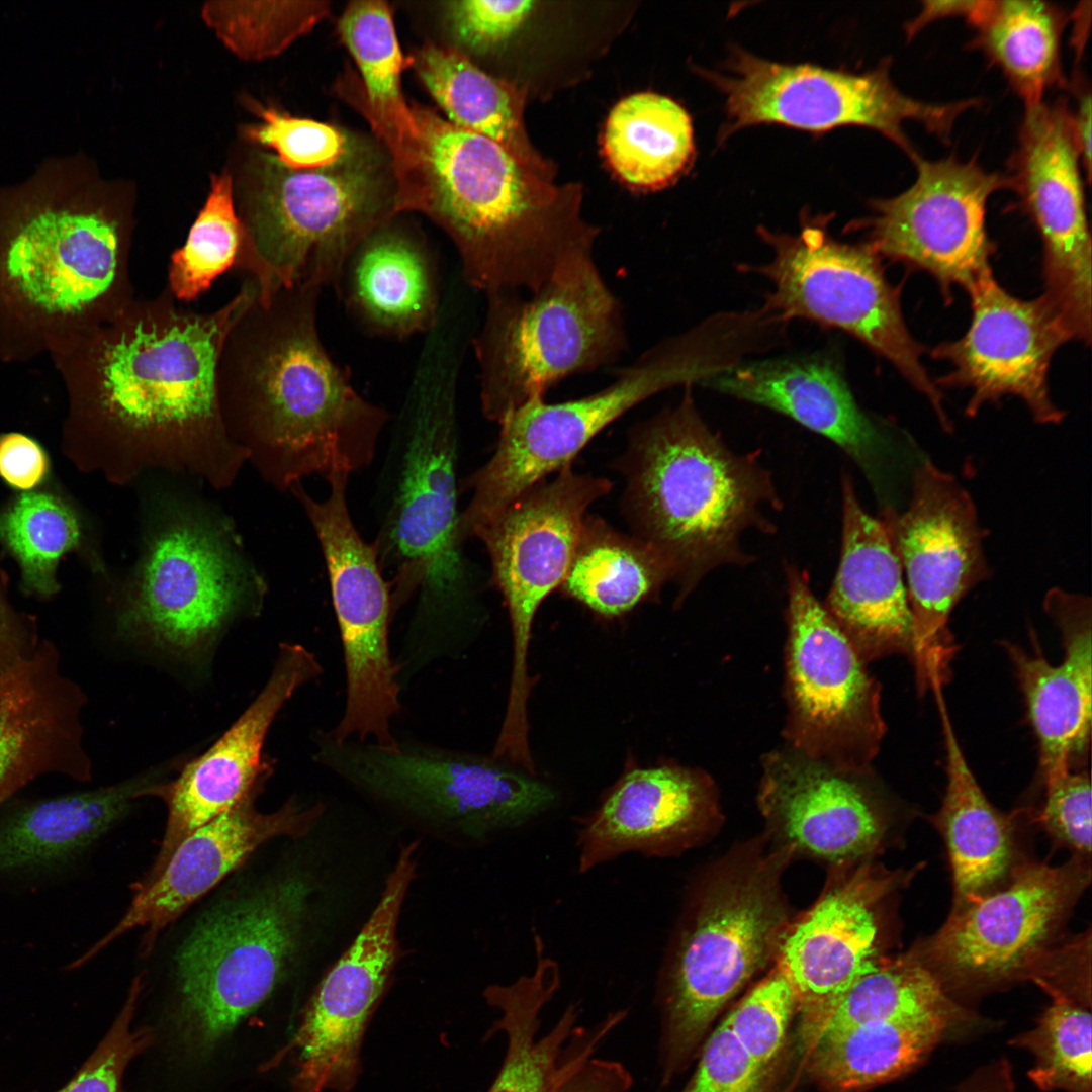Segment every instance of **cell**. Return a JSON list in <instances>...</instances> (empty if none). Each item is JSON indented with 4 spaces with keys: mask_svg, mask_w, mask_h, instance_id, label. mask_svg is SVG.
Masks as SVG:
<instances>
[{
    "mask_svg": "<svg viewBox=\"0 0 1092 1092\" xmlns=\"http://www.w3.org/2000/svg\"><path fill=\"white\" fill-rule=\"evenodd\" d=\"M257 297L243 278L210 312L165 287L49 355L68 400L63 449L80 469L124 481L147 466L185 469L218 485L248 456L229 435L216 389L224 339Z\"/></svg>",
    "mask_w": 1092,
    "mask_h": 1092,
    "instance_id": "obj_1",
    "label": "cell"
},
{
    "mask_svg": "<svg viewBox=\"0 0 1092 1092\" xmlns=\"http://www.w3.org/2000/svg\"><path fill=\"white\" fill-rule=\"evenodd\" d=\"M322 289L257 297L229 331L216 389L230 437L277 486L367 467L389 414L364 398L318 332Z\"/></svg>",
    "mask_w": 1092,
    "mask_h": 1092,
    "instance_id": "obj_2",
    "label": "cell"
},
{
    "mask_svg": "<svg viewBox=\"0 0 1092 1092\" xmlns=\"http://www.w3.org/2000/svg\"><path fill=\"white\" fill-rule=\"evenodd\" d=\"M426 342L395 427L386 493L373 545L388 581L393 617L412 598L400 640L426 662L459 658L478 626L459 538L456 391L460 367L453 317L442 315Z\"/></svg>",
    "mask_w": 1092,
    "mask_h": 1092,
    "instance_id": "obj_3",
    "label": "cell"
},
{
    "mask_svg": "<svg viewBox=\"0 0 1092 1092\" xmlns=\"http://www.w3.org/2000/svg\"><path fill=\"white\" fill-rule=\"evenodd\" d=\"M692 386L632 430L619 462L634 536L661 555L681 598L715 567L749 561L742 534L769 530L764 510L780 504L768 471L753 455L732 452L703 421Z\"/></svg>",
    "mask_w": 1092,
    "mask_h": 1092,
    "instance_id": "obj_4",
    "label": "cell"
},
{
    "mask_svg": "<svg viewBox=\"0 0 1092 1092\" xmlns=\"http://www.w3.org/2000/svg\"><path fill=\"white\" fill-rule=\"evenodd\" d=\"M420 132L424 199L420 212L454 244L465 281L485 295L538 290L595 234L533 201L503 145L412 107Z\"/></svg>",
    "mask_w": 1092,
    "mask_h": 1092,
    "instance_id": "obj_5",
    "label": "cell"
},
{
    "mask_svg": "<svg viewBox=\"0 0 1092 1092\" xmlns=\"http://www.w3.org/2000/svg\"><path fill=\"white\" fill-rule=\"evenodd\" d=\"M240 193L243 240L233 271L266 300L288 289L335 286L357 244L399 214L389 156L354 138L338 163L293 170L261 155Z\"/></svg>",
    "mask_w": 1092,
    "mask_h": 1092,
    "instance_id": "obj_6",
    "label": "cell"
},
{
    "mask_svg": "<svg viewBox=\"0 0 1092 1092\" xmlns=\"http://www.w3.org/2000/svg\"><path fill=\"white\" fill-rule=\"evenodd\" d=\"M131 235L104 207L43 205L0 224V359L28 361L134 299Z\"/></svg>",
    "mask_w": 1092,
    "mask_h": 1092,
    "instance_id": "obj_7",
    "label": "cell"
},
{
    "mask_svg": "<svg viewBox=\"0 0 1092 1092\" xmlns=\"http://www.w3.org/2000/svg\"><path fill=\"white\" fill-rule=\"evenodd\" d=\"M791 852L784 846L726 867L694 895L660 975L665 1083L726 1004L776 960L789 924L780 877Z\"/></svg>",
    "mask_w": 1092,
    "mask_h": 1092,
    "instance_id": "obj_8",
    "label": "cell"
},
{
    "mask_svg": "<svg viewBox=\"0 0 1092 1092\" xmlns=\"http://www.w3.org/2000/svg\"><path fill=\"white\" fill-rule=\"evenodd\" d=\"M593 248L565 258L533 293L486 295L483 325L473 340L480 403L499 423L545 399L565 378L615 362L626 346L622 308L604 281Z\"/></svg>",
    "mask_w": 1092,
    "mask_h": 1092,
    "instance_id": "obj_9",
    "label": "cell"
},
{
    "mask_svg": "<svg viewBox=\"0 0 1092 1092\" xmlns=\"http://www.w3.org/2000/svg\"><path fill=\"white\" fill-rule=\"evenodd\" d=\"M312 760L380 809L473 840L517 827L556 800L550 786L506 761L417 739L379 745L317 730Z\"/></svg>",
    "mask_w": 1092,
    "mask_h": 1092,
    "instance_id": "obj_10",
    "label": "cell"
},
{
    "mask_svg": "<svg viewBox=\"0 0 1092 1092\" xmlns=\"http://www.w3.org/2000/svg\"><path fill=\"white\" fill-rule=\"evenodd\" d=\"M290 873L203 915L175 956L178 1023L188 1046L207 1052L257 1010L299 953L316 885Z\"/></svg>",
    "mask_w": 1092,
    "mask_h": 1092,
    "instance_id": "obj_11",
    "label": "cell"
},
{
    "mask_svg": "<svg viewBox=\"0 0 1092 1092\" xmlns=\"http://www.w3.org/2000/svg\"><path fill=\"white\" fill-rule=\"evenodd\" d=\"M757 233L768 245L771 259L741 268L771 283L764 306L786 323L808 320L856 338L922 393L949 431L942 393L921 361L923 349L907 329L900 291L887 280L881 258L863 242L834 238L826 217L802 219L795 234L763 226Z\"/></svg>",
    "mask_w": 1092,
    "mask_h": 1092,
    "instance_id": "obj_12",
    "label": "cell"
},
{
    "mask_svg": "<svg viewBox=\"0 0 1092 1092\" xmlns=\"http://www.w3.org/2000/svg\"><path fill=\"white\" fill-rule=\"evenodd\" d=\"M349 475L327 479L324 499L301 482L290 489L317 537L329 577L344 661L345 701L336 724L326 729L337 740L391 745L393 721L402 711L401 692L390 643L393 618L388 581L373 543L355 527L347 502Z\"/></svg>",
    "mask_w": 1092,
    "mask_h": 1092,
    "instance_id": "obj_13",
    "label": "cell"
},
{
    "mask_svg": "<svg viewBox=\"0 0 1092 1092\" xmlns=\"http://www.w3.org/2000/svg\"><path fill=\"white\" fill-rule=\"evenodd\" d=\"M786 576L789 747L834 768L864 775L886 730L880 687L815 597L806 571L787 565Z\"/></svg>",
    "mask_w": 1092,
    "mask_h": 1092,
    "instance_id": "obj_14",
    "label": "cell"
},
{
    "mask_svg": "<svg viewBox=\"0 0 1092 1092\" xmlns=\"http://www.w3.org/2000/svg\"><path fill=\"white\" fill-rule=\"evenodd\" d=\"M260 585L210 523L176 516L152 535L117 614V630L184 659L203 656Z\"/></svg>",
    "mask_w": 1092,
    "mask_h": 1092,
    "instance_id": "obj_15",
    "label": "cell"
},
{
    "mask_svg": "<svg viewBox=\"0 0 1092 1092\" xmlns=\"http://www.w3.org/2000/svg\"><path fill=\"white\" fill-rule=\"evenodd\" d=\"M879 519L906 578L918 690L943 687L956 650L950 613L990 575L975 505L952 475L925 461L914 471L907 510L887 506Z\"/></svg>",
    "mask_w": 1092,
    "mask_h": 1092,
    "instance_id": "obj_16",
    "label": "cell"
},
{
    "mask_svg": "<svg viewBox=\"0 0 1092 1092\" xmlns=\"http://www.w3.org/2000/svg\"><path fill=\"white\" fill-rule=\"evenodd\" d=\"M1090 881L1080 859L1016 867L995 893L956 902L946 922L916 951L948 990L983 991L1040 979L1050 944Z\"/></svg>",
    "mask_w": 1092,
    "mask_h": 1092,
    "instance_id": "obj_17",
    "label": "cell"
},
{
    "mask_svg": "<svg viewBox=\"0 0 1092 1092\" xmlns=\"http://www.w3.org/2000/svg\"><path fill=\"white\" fill-rule=\"evenodd\" d=\"M888 67L856 74L780 64L735 50L731 73L710 77L725 96L722 138L760 123L814 132L860 125L880 131L913 158L916 154L903 131L906 121H917L946 140L957 118L974 105L972 100L929 104L908 97L894 86Z\"/></svg>",
    "mask_w": 1092,
    "mask_h": 1092,
    "instance_id": "obj_18",
    "label": "cell"
},
{
    "mask_svg": "<svg viewBox=\"0 0 1092 1092\" xmlns=\"http://www.w3.org/2000/svg\"><path fill=\"white\" fill-rule=\"evenodd\" d=\"M611 487L609 480L576 473L569 464L553 480L521 493L474 534L488 553L492 582L511 621L513 664L504 718L512 725L528 721V649L537 610L567 573L587 508Z\"/></svg>",
    "mask_w": 1092,
    "mask_h": 1092,
    "instance_id": "obj_19",
    "label": "cell"
},
{
    "mask_svg": "<svg viewBox=\"0 0 1092 1092\" xmlns=\"http://www.w3.org/2000/svg\"><path fill=\"white\" fill-rule=\"evenodd\" d=\"M418 842L405 844L382 893L349 947L316 987L289 1042L292 1092H351L366 1024L399 959L398 925L418 868Z\"/></svg>",
    "mask_w": 1092,
    "mask_h": 1092,
    "instance_id": "obj_20",
    "label": "cell"
},
{
    "mask_svg": "<svg viewBox=\"0 0 1092 1092\" xmlns=\"http://www.w3.org/2000/svg\"><path fill=\"white\" fill-rule=\"evenodd\" d=\"M917 177L901 194L872 203L873 214L850 230L864 231L881 259L929 273L944 298L954 286L966 290L987 269L994 247L986 231L989 197L1008 179L976 162L956 158H912Z\"/></svg>",
    "mask_w": 1092,
    "mask_h": 1092,
    "instance_id": "obj_21",
    "label": "cell"
},
{
    "mask_svg": "<svg viewBox=\"0 0 1092 1092\" xmlns=\"http://www.w3.org/2000/svg\"><path fill=\"white\" fill-rule=\"evenodd\" d=\"M1081 157L1063 100L1026 108L1008 186L1042 243V293L1076 340H1091V238Z\"/></svg>",
    "mask_w": 1092,
    "mask_h": 1092,
    "instance_id": "obj_22",
    "label": "cell"
},
{
    "mask_svg": "<svg viewBox=\"0 0 1092 1092\" xmlns=\"http://www.w3.org/2000/svg\"><path fill=\"white\" fill-rule=\"evenodd\" d=\"M967 292L972 308L968 330L932 352L950 366L936 386L969 390V417L984 404L1015 396L1037 423H1060L1065 412L1051 398L1048 373L1055 352L1074 339L1062 315L1043 294L1030 300L1010 294L991 268Z\"/></svg>",
    "mask_w": 1092,
    "mask_h": 1092,
    "instance_id": "obj_23",
    "label": "cell"
},
{
    "mask_svg": "<svg viewBox=\"0 0 1092 1092\" xmlns=\"http://www.w3.org/2000/svg\"><path fill=\"white\" fill-rule=\"evenodd\" d=\"M324 673L314 652L282 642L265 686L234 724L175 779L152 791L151 796L167 804L168 818L159 854L141 883L151 882L191 832L261 790L273 771L272 761L263 755L272 723L298 690Z\"/></svg>",
    "mask_w": 1092,
    "mask_h": 1092,
    "instance_id": "obj_24",
    "label": "cell"
},
{
    "mask_svg": "<svg viewBox=\"0 0 1092 1092\" xmlns=\"http://www.w3.org/2000/svg\"><path fill=\"white\" fill-rule=\"evenodd\" d=\"M902 881L898 872L863 864L832 882L805 914L788 924L776 967L795 994L800 1035L879 962L878 906Z\"/></svg>",
    "mask_w": 1092,
    "mask_h": 1092,
    "instance_id": "obj_25",
    "label": "cell"
},
{
    "mask_svg": "<svg viewBox=\"0 0 1092 1092\" xmlns=\"http://www.w3.org/2000/svg\"><path fill=\"white\" fill-rule=\"evenodd\" d=\"M254 792L238 805L191 832L175 848L162 871L136 895L118 923L86 953L71 964L76 968L135 927L146 928L143 949L149 951L159 932L193 902L211 890L267 841L302 838L322 820V802L305 805L290 798L279 809H255Z\"/></svg>",
    "mask_w": 1092,
    "mask_h": 1092,
    "instance_id": "obj_26",
    "label": "cell"
},
{
    "mask_svg": "<svg viewBox=\"0 0 1092 1092\" xmlns=\"http://www.w3.org/2000/svg\"><path fill=\"white\" fill-rule=\"evenodd\" d=\"M862 775L843 771L791 747L763 760L758 801L774 830L793 851L834 862L876 850L886 831Z\"/></svg>",
    "mask_w": 1092,
    "mask_h": 1092,
    "instance_id": "obj_27",
    "label": "cell"
},
{
    "mask_svg": "<svg viewBox=\"0 0 1092 1092\" xmlns=\"http://www.w3.org/2000/svg\"><path fill=\"white\" fill-rule=\"evenodd\" d=\"M85 702L48 641L0 674V804L44 775L90 780L82 741Z\"/></svg>",
    "mask_w": 1092,
    "mask_h": 1092,
    "instance_id": "obj_28",
    "label": "cell"
},
{
    "mask_svg": "<svg viewBox=\"0 0 1092 1092\" xmlns=\"http://www.w3.org/2000/svg\"><path fill=\"white\" fill-rule=\"evenodd\" d=\"M716 811L704 772L657 766L628 771L577 830L580 874L620 855L667 856L690 846Z\"/></svg>",
    "mask_w": 1092,
    "mask_h": 1092,
    "instance_id": "obj_29",
    "label": "cell"
},
{
    "mask_svg": "<svg viewBox=\"0 0 1092 1092\" xmlns=\"http://www.w3.org/2000/svg\"><path fill=\"white\" fill-rule=\"evenodd\" d=\"M1043 607L1061 631V663L1004 643L1037 739L1042 781L1084 764L1092 719L1091 600L1058 587L1046 593Z\"/></svg>",
    "mask_w": 1092,
    "mask_h": 1092,
    "instance_id": "obj_30",
    "label": "cell"
},
{
    "mask_svg": "<svg viewBox=\"0 0 1092 1092\" xmlns=\"http://www.w3.org/2000/svg\"><path fill=\"white\" fill-rule=\"evenodd\" d=\"M840 562L825 609L861 659L912 656L913 626L903 570L887 530L842 477Z\"/></svg>",
    "mask_w": 1092,
    "mask_h": 1092,
    "instance_id": "obj_31",
    "label": "cell"
},
{
    "mask_svg": "<svg viewBox=\"0 0 1092 1092\" xmlns=\"http://www.w3.org/2000/svg\"><path fill=\"white\" fill-rule=\"evenodd\" d=\"M702 385L783 414L831 440L868 474L875 470L881 435L831 355L741 361Z\"/></svg>",
    "mask_w": 1092,
    "mask_h": 1092,
    "instance_id": "obj_32",
    "label": "cell"
},
{
    "mask_svg": "<svg viewBox=\"0 0 1092 1092\" xmlns=\"http://www.w3.org/2000/svg\"><path fill=\"white\" fill-rule=\"evenodd\" d=\"M395 218L357 244L335 288L366 332L403 339L428 334L439 320L443 302L427 241Z\"/></svg>",
    "mask_w": 1092,
    "mask_h": 1092,
    "instance_id": "obj_33",
    "label": "cell"
},
{
    "mask_svg": "<svg viewBox=\"0 0 1092 1092\" xmlns=\"http://www.w3.org/2000/svg\"><path fill=\"white\" fill-rule=\"evenodd\" d=\"M338 29L362 77V111L387 148L398 209L416 211L425 187L421 132L401 92L405 62L391 10L383 1L351 2L339 19Z\"/></svg>",
    "mask_w": 1092,
    "mask_h": 1092,
    "instance_id": "obj_34",
    "label": "cell"
},
{
    "mask_svg": "<svg viewBox=\"0 0 1092 1092\" xmlns=\"http://www.w3.org/2000/svg\"><path fill=\"white\" fill-rule=\"evenodd\" d=\"M181 761L118 784L27 804L0 820V872L32 870L78 853L167 781Z\"/></svg>",
    "mask_w": 1092,
    "mask_h": 1092,
    "instance_id": "obj_35",
    "label": "cell"
},
{
    "mask_svg": "<svg viewBox=\"0 0 1092 1092\" xmlns=\"http://www.w3.org/2000/svg\"><path fill=\"white\" fill-rule=\"evenodd\" d=\"M933 693L944 739L946 786L932 821L946 843L954 901L959 902L985 893L1008 872L1013 858V815L996 809L985 796L952 729L942 689Z\"/></svg>",
    "mask_w": 1092,
    "mask_h": 1092,
    "instance_id": "obj_36",
    "label": "cell"
},
{
    "mask_svg": "<svg viewBox=\"0 0 1092 1092\" xmlns=\"http://www.w3.org/2000/svg\"><path fill=\"white\" fill-rule=\"evenodd\" d=\"M952 1023L927 1017L825 1034L803 1053L806 1068L823 1092H864L920 1065Z\"/></svg>",
    "mask_w": 1092,
    "mask_h": 1092,
    "instance_id": "obj_37",
    "label": "cell"
},
{
    "mask_svg": "<svg viewBox=\"0 0 1092 1092\" xmlns=\"http://www.w3.org/2000/svg\"><path fill=\"white\" fill-rule=\"evenodd\" d=\"M557 990L556 981L541 971L484 990L487 1004L500 1013L492 1030L507 1037L504 1063L488 1092H548L555 1083L577 1018L576 1006L570 1005L547 1034L537 1037L540 1013Z\"/></svg>",
    "mask_w": 1092,
    "mask_h": 1092,
    "instance_id": "obj_38",
    "label": "cell"
},
{
    "mask_svg": "<svg viewBox=\"0 0 1092 1092\" xmlns=\"http://www.w3.org/2000/svg\"><path fill=\"white\" fill-rule=\"evenodd\" d=\"M668 580V565L649 544L600 518L585 517L560 586L596 613L615 617L632 610Z\"/></svg>",
    "mask_w": 1092,
    "mask_h": 1092,
    "instance_id": "obj_39",
    "label": "cell"
},
{
    "mask_svg": "<svg viewBox=\"0 0 1092 1092\" xmlns=\"http://www.w3.org/2000/svg\"><path fill=\"white\" fill-rule=\"evenodd\" d=\"M691 117L656 93L630 95L611 110L603 136L606 159L630 185L655 189L676 178L694 155Z\"/></svg>",
    "mask_w": 1092,
    "mask_h": 1092,
    "instance_id": "obj_40",
    "label": "cell"
},
{
    "mask_svg": "<svg viewBox=\"0 0 1092 1092\" xmlns=\"http://www.w3.org/2000/svg\"><path fill=\"white\" fill-rule=\"evenodd\" d=\"M976 43L1002 70L1026 108L1061 81V12L1041 1H979L968 20Z\"/></svg>",
    "mask_w": 1092,
    "mask_h": 1092,
    "instance_id": "obj_41",
    "label": "cell"
},
{
    "mask_svg": "<svg viewBox=\"0 0 1092 1092\" xmlns=\"http://www.w3.org/2000/svg\"><path fill=\"white\" fill-rule=\"evenodd\" d=\"M944 1017L953 1022L965 1011L953 1002L933 972L915 952L880 959L860 976L809 1031L800 1036L804 1053L819 1037L859 1025Z\"/></svg>",
    "mask_w": 1092,
    "mask_h": 1092,
    "instance_id": "obj_42",
    "label": "cell"
},
{
    "mask_svg": "<svg viewBox=\"0 0 1092 1092\" xmlns=\"http://www.w3.org/2000/svg\"><path fill=\"white\" fill-rule=\"evenodd\" d=\"M81 537L76 510L49 489L23 491L0 509V544L19 566L21 588L29 596L47 599L60 590L59 562Z\"/></svg>",
    "mask_w": 1092,
    "mask_h": 1092,
    "instance_id": "obj_43",
    "label": "cell"
},
{
    "mask_svg": "<svg viewBox=\"0 0 1092 1092\" xmlns=\"http://www.w3.org/2000/svg\"><path fill=\"white\" fill-rule=\"evenodd\" d=\"M413 65L450 123L505 148L512 143L516 120L509 93L465 55L428 43L413 57Z\"/></svg>",
    "mask_w": 1092,
    "mask_h": 1092,
    "instance_id": "obj_44",
    "label": "cell"
},
{
    "mask_svg": "<svg viewBox=\"0 0 1092 1092\" xmlns=\"http://www.w3.org/2000/svg\"><path fill=\"white\" fill-rule=\"evenodd\" d=\"M243 240L232 176L212 175L208 196L183 246L170 257L167 288L180 303L205 293L214 280L233 270Z\"/></svg>",
    "mask_w": 1092,
    "mask_h": 1092,
    "instance_id": "obj_45",
    "label": "cell"
},
{
    "mask_svg": "<svg viewBox=\"0 0 1092 1092\" xmlns=\"http://www.w3.org/2000/svg\"><path fill=\"white\" fill-rule=\"evenodd\" d=\"M1048 995L1051 1002L1035 1025L1010 1044L1032 1056L1027 1075L1038 1089L1092 1092L1090 1007L1059 992Z\"/></svg>",
    "mask_w": 1092,
    "mask_h": 1092,
    "instance_id": "obj_46",
    "label": "cell"
},
{
    "mask_svg": "<svg viewBox=\"0 0 1092 1092\" xmlns=\"http://www.w3.org/2000/svg\"><path fill=\"white\" fill-rule=\"evenodd\" d=\"M329 13L325 1H209L201 9L220 41L247 61L277 56Z\"/></svg>",
    "mask_w": 1092,
    "mask_h": 1092,
    "instance_id": "obj_47",
    "label": "cell"
},
{
    "mask_svg": "<svg viewBox=\"0 0 1092 1092\" xmlns=\"http://www.w3.org/2000/svg\"><path fill=\"white\" fill-rule=\"evenodd\" d=\"M795 1011V994L785 976L775 967L724 1020L754 1063L771 1077Z\"/></svg>",
    "mask_w": 1092,
    "mask_h": 1092,
    "instance_id": "obj_48",
    "label": "cell"
},
{
    "mask_svg": "<svg viewBox=\"0 0 1092 1092\" xmlns=\"http://www.w3.org/2000/svg\"><path fill=\"white\" fill-rule=\"evenodd\" d=\"M260 121L243 128L246 140L275 152L276 159L293 170L332 166L350 151L354 138L334 125L289 115L257 105Z\"/></svg>",
    "mask_w": 1092,
    "mask_h": 1092,
    "instance_id": "obj_49",
    "label": "cell"
},
{
    "mask_svg": "<svg viewBox=\"0 0 1092 1092\" xmlns=\"http://www.w3.org/2000/svg\"><path fill=\"white\" fill-rule=\"evenodd\" d=\"M142 990V979L136 978L108 1032L75 1077L58 1092H122L126 1068L154 1038L150 1027H133Z\"/></svg>",
    "mask_w": 1092,
    "mask_h": 1092,
    "instance_id": "obj_50",
    "label": "cell"
},
{
    "mask_svg": "<svg viewBox=\"0 0 1092 1092\" xmlns=\"http://www.w3.org/2000/svg\"><path fill=\"white\" fill-rule=\"evenodd\" d=\"M1042 782L1044 802L1037 816L1042 828L1079 855H1089L1092 826L1089 771L1067 770Z\"/></svg>",
    "mask_w": 1092,
    "mask_h": 1092,
    "instance_id": "obj_51",
    "label": "cell"
},
{
    "mask_svg": "<svg viewBox=\"0 0 1092 1092\" xmlns=\"http://www.w3.org/2000/svg\"><path fill=\"white\" fill-rule=\"evenodd\" d=\"M765 1074L725 1020L708 1037L698 1067L681 1092H771Z\"/></svg>",
    "mask_w": 1092,
    "mask_h": 1092,
    "instance_id": "obj_52",
    "label": "cell"
},
{
    "mask_svg": "<svg viewBox=\"0 0 1092 1092\" xmlns=\"http://www.w3.org/2000/svg\"><path fill=\"white\" fill-rule=\"evenodd\" d=\"M624 1016V1011L611 1014L590 1032L575 1029L560 1074L548 1092H629L632 1076L621 1063L590 1058L598 1042Z\"/></svg>",
    "mask_w": 1092,
    "mask_h": 1092,
    "instance_id": "obj_53",
    "label": "cell"
},
{
    "mask_svg": "<svg viewBox=\"0 0 1092 1092\" xmlns=\"http://www.w3.org/2000/svg\"><path fill=\"white\" fill-rule=\"evenodd\" d=\"M533 2L458 0L443 4L452 38L471 52H486L507 39L524 21Z\"/></svg>",
    "mask_w": 1092,
    "mask_h": 1092,
    "instance_id": "obj_54",
    "label": "cell"
},
{
    "mask_svg": "<svg viewBox=\"0 0 1092 1092\" xmlns=\"http://www.w3.org/2000/svg\"><path fill=\"white\" fill-rule=\"evenodd\" d=\"M50 462L41 446L16 432L0 434V477L12 488L30 491L48 477Z\"/></svg>",
    "mask_w": 1092,
    "mask_h": 1092,
    "instance_id": "obj_55",
    "label": "cell"
},
{
    "mask_svg": "<svg viewBox=\"0 0 1092 1092\" xmlns=\"http://www.w3.org/2000/svg\"><path fill=\"white\" fill-rule=\"evenodd\" d=\"M37 645L23 617L13 610L0 588V674L29 656Z\"/></svg>",
    "mask_w": 1092,
    "mask_h": 1092,
    "instance_id": "obj_56",
    "label": "cell"
},
{
    "mask_svg": "<svg viewBox=\"0 0 1092 1092\" xmlns=\"http://www.w3.org/2000/svg\"><path fill=\"white\" fill-rule=\"evenodd\" d=\"M954 1092H1015L1013 1068L1007 1058L994 1060L973 1071Z\"/></svg>",
    "mask_w": 1092,
    "mask_h": 1092,
    "instance_id": "obj_57",
    "label": "cell"
},
{
    "mask_svg": "<svg viewBox=\"0 0 1092 1092\" xmlns=\"http://www.w3.org/2000/svg\"><path fill=\"white\" fill-rule=\"evenodd\" d=\"M978 1H926L915 19L907 25V33L914 35L924 25L944 16L960 15L969 19Z\"/></svg>",
    "mask_w": 1092,
    "mask_h": 1092,
    "instance_id": "obj_58",
    "label": "cell"
},
{
    "mask_svg": "<svg viewBox=\"0 0 1092 1092\" xmlns=\"http://www.w3.org/2000/svg\"><path fill=\"white\" fill-rule=\"evenodd\" d=\"M1078 107L1072 114L1074 133L1079 148L1082 167L1086 172V179L1090 180L1091 174V97L1089 92H1081L1078 99Z\"/></svg>",
    "mask_w": 1092,
    "mask_h": 1092,
    "instance_id": "obj_59",
    "label": "cell"
}]
</instances>
